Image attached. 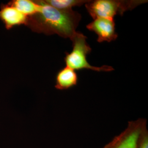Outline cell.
Returning <instances> with one entry per match:
<instances>
[{
	"mask_svg": "<svg viewBox=\"0 0 148 148\" xmlns=\"http://www.w3.org/2000/svg\"><path fill=\"white\" fill-rule=\"evenodd\" d=\"M27 18L9 2L2 3L0 6V21L7 30H10L15 27L25 26Z\"/></svg>",
	"mask_w": 148,
	"mask_h": 148,
	"instance_id": "obj_6",
	"label": "cell"
},
{
	"mask_svg": "<svg viewBox=\"0 0 148 148\" xmlns=\"http://www.w3.org/2000/svg\"><path fill=\"white\" fill-rule=\"evenodd\" d=\"M40 11L28 16L26 27L32 32L46 35L57 34L64 38L74 37L81 19V14L73 10H61L47 4L45 0H36Z\"/></svg>",
	"mask_w": 148,
	"mask_h": 148,
	"instance_id": "obj_1",
	"label": "cell"
},
{
	"mask_svg": "<svg viewBox=\"0 0 148 148\" xmlns=\"http://www.w3.org/2000/svg\"><path fill=\"white\" fill-rule=\"evenodd\" d=\"M138 148H148V131L147 128L144 130L141 135Z\"/></svg>",
	"mask_w": 148,
	"mask_h": 148,
	"instance_id": "obj_10",
	"label": "cell"
},
{
	"mask_svg": "<svg viewBox=\"0 0 148 148\" xmlns=\"http://www.w3.org/2000/svg\"><path fill=\"white\" fill-rule=\"evenodd\" d=\"M87 37L82 33L76 32L71 40L73 42V50L70 53H65L64 62L66 66L75 70L84 69L92 70L98 72H109L114 69L110 66L103 65L101 67L92 66L87 59V56L90 53L92 49L86 41Z\"/></svg>",
	"mask_w": 148,
	"mask_h": 148,
	"instance_id": "obj_2",
	"label": "cell"
},
{
	"mask_svg": "<svg viewBox=\"0 0 148 148\" xmlns=\"http://www.w3.org/2000/svg\"><path fill=\"white\" fill-rule=\"evenodd\" d=\"M45 1L53 7L61 10H72L76 6H81L88 3L87 0H45Z\"/></svg>",
	"mask_w": 148,
	"mask_h": 148,
	"instance_id": "obj_9",
	"label": "cell"
},
{
	"mask_svg": "<svg viewBox=\"0 0 148 148\" xmlns=\"http://www.w3.org/2000/svg\"><path fill=\"white\" fill-rule=\"evenodd\" d=\"M146 0H95L85 4L87 11L93 19L103 18L113 19L117 15L122 16L126 11H131Z\"/></svg>",
	"mask_w": 148,
	"mask_h": 148,
	"instance_id": "obj_3",
	"label": "cell"
},
{
	"mask_svg": "<svg viewBox=\"0 0 148 148\" xmlns=\"http://www.w3.org/2000/svg\"><path fill=\"white\" fill-rule=\"evenodd\" d=\"M86 27L97 35L98 42L104 41L110 42L116 40L117 38V34L115 32V23L113 19L103 18H96L89 23Z\"/></svg>",
	"mask_w": 148,
	"mask_h": 148,
	"instance_id": "obj_5",
	"label": "cell"
},
{
	"mask_svg": "<svg viewBox=\"0 0 148 148\" xmlns=\"http://www.w3.org/2000/svg\"><path fill=\"white\" fill-rule=\"evenodd\" d=\"M8 2L27 17L36 14L40 10L36 0H12Z\"/></svg>",
	"mask_w": 148,
	"mask_h": 148,
	"instance_id": "obj_8",
	"label": "cell"
},
{
	"mask_svg": "<svg viewBox=\"0 0 148 148\" xmlns=\"http://www.w3.org/2000/svg\"><path fill=\"white\" fill-rule=\"evenodd\" d=\"M147 128L145 119L129 121L123 131L102 148H138L141 135Z\"/></svg>",
	"mask_w": 148,
	"mask_h": 148,
	"instance_id": "obj_4",
	"label": "cell"
},
{
	"mask_svg": "<svg viewBox=\"0 0 148 148\" xmlns=\"http://www.w3.org/2000/svg\"><path fill=\"white\" fill-rule=\"evenodd\" d=\"M55 87L59 90H68L77 84L78 76L73 69L65 66L57 73Z\"/></svg>",
	"mask_w": 148,
	"mask_h": 148,
	"instance_id": "obj_7",
	"label": "cell"
}]
</instances>
